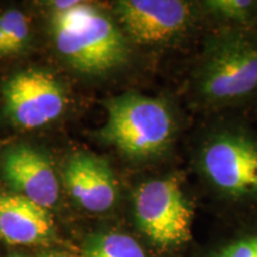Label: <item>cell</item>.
<instances>
[{
	"mask_svg": "<svg viewBox=\"0 0 257 257\" xmlns=\"http://www.w3.org/2000/svg\"><path fill=\"white\" fill-rule=\"evenodd\" d=\"M51 34L61 56L81 73H106L127 59L128 47L120 29L92 5L79 2L68 11L55 12Z\"/></svg>",
	"mask_w": 257,
	"mask_h": 257,
	"instance_id": "obj_1",
	"label": "cell"
},
{
	"mask_svg": "<svg viewBox=\"0 0 257 257\" xmlns=\"http://www.w3.org/2000/svg\"><path fill=\"white\" fill-rule=\"evenodd\" d=\"M106 107L108 117L101 136L125 155L134 159L157 155L172 140L174 119L159 99L126 93L110 99Z\"/></svg>",
	"mask_w": 257,
	"mask_h": 257,
	"instance_id": "obj_2",
	"label": "cell"
},
{
	"mask_svg": "<svg viewBox=\"0 0 257 257\" xmlns=\"http://www.w3.org/2000/svg\"><path fill=\"white\" fill-rule=\"evenodd\" d=\"M135 214L140 229L157 245H176L191 238L192 212L178 179L141 185L135 194Z\"/></svg>",
	"mask_w": 257,
	"mask_h": 257,
	"instance_id": "obj_3",
	"label": "cell"
},
{
	"mask_svg": "<svg viewBox=\"0 0 257 257\" xmlns=\"http://www.w3.org/2000/svg\"><path fill=\"white\" fill-rule=\"evenodd\" d=\"M256 87L257 41L234 35L217 42L201 69V94L211 101H231Z\"/></svg>",
	"mask_w": 257,
	"mask_h": 257,
	"instance_id": "obj_4",
	"label": "cell"
},
{
	"mask_svg": "<svg viewBox=\"0 0 257 257\" xmlns=\"http://www.w3.org/2000/svg\"><path fill=\"white\" fill-rule=\"evenodd\" d=\"M5 110L11 121L23 128L44 126L64 110V93L59 81L43 70L17 73L4 87Z\"/></svg>",
	"mask_w": 257,
	"mask_h": 257,
	"instance_id": "obj_5",
	"label": "cell"
},
{
	"mask_svg": "<svg viewBox=\"0 0 257 257\" xmlns=\"http://www.w3.org/2000/svg\"><path fill=\"white\" fill-rule=\"evenodd\" d=\"M202 168L221 191L233 195L257 191V146L237 135H221L202 153Z\"/></svg>",
	"mask_w": 257,
	"mask_h": 257,
	"instance_id": "obj_6",
	"label": "cell"
},
{
	"mask_svg": "<svg viewBox=\"0 0 257 257\" xmlns=\"http://www.w3.org/2000/svg\"><path fill=\"white\" fill-rule=\"evenodd\" d=\"M117 14L127 34L142 44L172 40L191 19L189 4L180 0H121Z\"/></svg>",
	"mask_w": 257,
	"mask_h": 257,
	"instance_id": "obj_7",
	"label": "cell"
},
{
	"mask_svg": "<svg viewBox=\"0 0 257 257\" xmlns=\"http://www.w3.org/2000/svg\"><path fill=\"white\" fill-rule=\"evenodd\" d=\"M3 174L17 194L49 208L59 199L60 185L47 155L30 146L10 148L3 157Z\"/></svg>",
	"mask_w": 257,
	"mask_h": 257,
	"instance_id": "obj_8",
	"label": "cell"
},
{
	"mask_svg": "<svg viewBox=\"0 0 257 257\" xmlns=\"http://www.w3.org/2000/svg\"><path fill=\"white\" fill-rule=\"evenodd\" d=\"M63 181L80 206L100 213L113 206L118 185L107 160L89 153H79L67 161Z\"/></svg>",
	"mask_w": 257,
	"mask_h": 257,
	"instance_id": "obj_9",
	"label": "cell"
},
{
	"mask_svg": "<svg viewBox=\"0 0 257 257\" xmlns=\"http://www.w3.org/2000/svg\"><path fill=\"white\" fill-rule=\"evenodd\" d=\"M48 208L21 194L0 195V237L9 244L32 245L53 233Z\"/></svg>",
	"mask_w": 257,
	"mask_h": 257,
	"instance_id": "obj_10",
	"label": "cell"
},
{
	"mask_svg": "<svg viewBox=\"0 0 257 257\" xmlns=\"http://www.w3.org/2000/svg\"><path fill=\"white\" fill-rule=\"evenodd\" d=\"M85 257H146L136 240L124 233L98 234L85 246Z\"/></svg>",
	"mask_w": 257,
	"mask_h": 257,
	"instance_id": "obj_11",
	"label": "cell"
},
{
	"mask_svg": "<svg viewBox=\"0 0 257 257\" xmlns=\"http://www.w3.org/2000/svg\"><path fill=\"white\" fill-rule=\"evenodd\" d=\"M0 29L8 42L10 53L23 49L29 38V23L25 16L17 10H9L0 16Z\"/></svg>",
	"mask_w": 257,
	"mask_h": 257,
	"instance_id": "obj_12",
	"label": "cell"
},
{
	"mask_svg": "<svg viewBox=\"0 0 257 257\" xmlns=\"http://www.w3.org/2000/svg\"><path fill=\"white\" fill-rule=\"evenodd\" d=\"M205 6L212 14L227 19H244L251 11L253 2L249 0H211Z\"/></svg>",
	"mask_w": 257,
	"mask_h": 257,
	"instance_id": "obj_13",
	"label": "cell"
},
{
	"mask_svg": "<svg viewBox=\"0 0 257 257\" xmlns=\"http://www.w3.org/2000/svg\"><path fill=\"white\" fill-rule=\"evenodd\" d=\"M214 257H257V238L234 243Z\"/></svg>",
	"mask_w": 257,
	"mask_h": 257,
	"instance_id": "obj_14",
	"label": "cell"
},
{
	"mask_svg": "<svg viewBox=\"0 0 257 257\" xmlns=\"http://www.w3.org/2000/svg\"><path fill=\"white\" fill-rule=\"evenodd\" d=\"M10 53V48L8 46V42H6V38L3 34L2 29H0V55H8Z\"/></svg>",
	"mask_w": 257,
	"mask_h": 257,
	"instance_id": "obj_15",
	"label": "cell"
},
{
	"mask_svg": "<svg viewBox=\"0 0 257 257\" xmlns=\"http://www.w3.org/2000/svg\"><path fill=\"white\" fill-rule=\"evenodd\" d=\"M40 257H75L69 255V253H64V252H59V251H50V252H44L42 253Z\"/></svg>",
	"mask_w": 257,
	"mask_h": 257,
	"instance_id": "obj_16",
	"label": "cell"
},
{
	"mask_svg": "<svg viewBox=\"0 0 257 257\" xmlns=\"http://www.w3.org/2000/svg\"><path fill=\"white\" fill-rule=\"evenodd\" d=\"M14 257H22V256H14Z\"/></svg>",
	"mask_w": 257,
	"mask_h": 257,
	"instance_id": "obj_17",
	"label": "cell"
}]
</instances>
